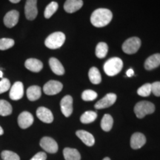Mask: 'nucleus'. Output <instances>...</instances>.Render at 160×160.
Returning a JSON list of instances; mask_svg holds the SVG:
<instances>
[{
  "label": "nucleus",
  "instance_id": "30",
  "mask_svg": "<svg viewBox=\"0 0 160 160\" xmlns=\"http://www.w3.org/2000/svg\"><path fill=\"white\" fill-rule=\"evenodd\" d=\"M14 40L8 38H2L0 39V50L1 51H5L14 45Z\"/></svg>",
  "mask_w": 160,
  "mask_h": 160
},
{
  "label": "nucleus",
  "instance_id": "24",
  "mask_svg": "<svg viewBox=\"0 0 160 160\" xmlns=\"http://www.w3.org/2000/svg\"><path fill=\"white\" fill-rule=\"evenodd\" d=\"M12 111H13V108L8 102L3 99L0 100V116H2V117L9 116L12 113Z\"/></svg>",
  "mask_w": 160,
  "mask_h": 160
},
{
  "label": "nucleus",
  "instance_id": "14",
  "mask_svg": "<svg viewBox=\"0 0 160 160\" xmlns=\"http://www.w3.org/2000/svg\"><path fill=\"white\" fill-rule=\"evenodd\" d=\"M37 116L42 122L45 123H51L53 121L52 112L45 107H39L37 111Z\"/></svg>",
  "mask_w": 160,
  "mask_h": 160
},
{
  "label": "nucleus",
  "instance_id": "38",
  "mask_svg": "<svg viewBox=\"0 0 160 160\" xmlns=\"http://www.w3.org/2000/svg\"><path fill=\"white\" fill-rule=\"evenodd\" d=\"M4 133V131H3V129H2V128L1 127V126H0V136H2Z\"/></svg>",
  "mask_w": 160,
  "mask_h": 160
},
{
  "label": "nucleus",
  "instance_id": "19",
  "mask_svg": "<svg viewBox=\"0 0 160 160\" xmlns=\"http://www.w3.org/2000/svg\"><path fill=\"white\" fill-rule=\"evenodd\" d=\"M76 134L80 139L82 140V142L84 144H85L87 146H93L95 143V139L93 137V136L89 132L82 131V130H80V131H77Z\"/></svg>",
  "mask_w": 160,
  "mask_h": 160
},
{
  "label": "nucleus",
  "instance_id": "22",
  "mask_svg": "<svg viewBox=\"0 0 160 160\" xmlns=\"http://www.w3.org/2000/svg\"><path fill=\"white\" fill-rule=\"evenodd\" d=\"M63 155L65 160H80L81 156L77 149L65 148L63 150Z\"/></svg>",
  "mask_w": 160,
  "mask_h": 160
},
{
  "label": "nucleus",
  "instance_id": "18",
  "mask_svg": "<svg viewBox=\"0 0 160 160\" xmlns=\"http://www.w3.org/2000/svg\"><path fill=\"white\" fill-rule=\"evenodd\" d=\"M25 66L26 68L29 70V71L35 72V73H38V72H39L42 69L43 64L39 59L31 58V59L26 60Z\"/></svg>",
  "mask_w": 160,
  "mask_h": 160
},
{
  "label": "nucleus",
  "instance_id": "17",
  "mask_svg": "<svg viewBox=\"0 0 160 160\" xmlns=\"http://www.w3.org/2000/svg\"><path fill=\"white\" fill-rule=\"evenodd\" d=\"M160 65V53H155L148 58L145 62V68L148 71H151Z\"/></svg>",
  "mask_w": 160,
  "mask_h": 160
},
{
  "label": "nucleus",
  "instance_id": "36",
  "mask_svg": "<svg viewBox=\"0 0 160 160\" xmlns=\"http://www.w3.org/2000/svg\"><path fill=\"white\" fill-rule=\"evenodd\" d=\"M134 74V72H133V70L132 68H130L128 70V71L126 72V75L128 76V77H131L132 76H133Z\"/></svg>",
  "mask_w": 160,
  "mask_h": 160
},
{
  "label": "nucleus",
  "instance_id": "3",
  "mask_svg": "<svg viewBox=\"0 0 160 160\" xmlns=\"http://www.w3.org/2000/svg\"><path fill=\"white\" fill-rule=\"evenodd\" d=\"M65 41V35L62 32L51 33L45 39V45L50 49H58L63 45Z\"/></svg>",
  "mask_w": 160,
  "mask_h": 160
},
{
  "label": "nucleus",
  "instance_id": "34",
  "mask_svg": "<svg viewBox=\"0 0 160 160\" xmlns=\"http://www.w3.org/2000/svg\"><path fill=\"white\" fill-rule=\"evenodd\" d=\"M151 93L156 97H160V82H155L151 84Z\"/></svg>",
  "mask_w": 160,
  "mask_h": 160
},
{
  "label": "nucleus",
  "instance_id": "11",
  "mask_svg": "<svg viewBox=\"0 0 160 160\" xmlns=\"http://www.w3.org/2000/svg\"><path fill=\"white\" fill-rule=\"evenodd\" d=\"M10 91V98L12 100H19L24 96V85L21 82H17L11 87Z\"/></svg>",
  "mask_w": 160,
  "mask_h": 160
},
{
  "label": "nucleus",
  "instance_id": "10",
  "mask_svg": "<svg viewBox=\"0 0 160 160\" xmlns=\"http://www.w3.org/2000/svg\"><path fill=\"white\" fill-rule=\"evenodd\" d=\"M117 100V95L114 93H108L102 99H101L95 104L96 109H103L111 107L115 103Z\"/></svg>",
  "mask_w": 160,
  "mask_h": 160
},
{
  "label": "nucleus",
  "instance_id": "8",
  "mask_svg": "<svg viewBox=\"0 0 160 160\" xmlns=\"http://www.w3.org/2000/svg\"><path fill=\"white\" fill-rule=\"evenodd\" d=\"M60 108L62 113L65 117H69L73 113V98L71 96L67 95L62 98L60 102Z\"/></svg>",
  "mask_w": 160,
  "mask_h": 160
},
{
  "label": "nucleus",
  "instance_id": "25",
  "mask_svg": "<svg viewBox=\"0 0 160 160\" xmlns=\"http://www.w3.org/2000/svg\"><path fill=\"white\" fill-rule=\"evenodd\" d=\"M113 119L110 114H105L101 121V128L106 132L110 131L113 127Z\"/></svg>",
  "mask_w": 160,
  "mask_h": 160
},
{
  "label": "nucleus",
  "instance_id": "21",
  "mask_svg": "<svg viewBox=\"0 0 160 160\" xmlns=\"http://www.w3.org/2000/svg\"><path fill=\"white\" fill-rule=\"evenodd\" d=\"M41 88L37 85H33L29 87L27 90V97L30 101H36L41 97Z\"/></svg>",
  "mask_w": 160,
  "mask_h": 160
},
{
  "label": "nucleus",
  "instance_id": "15",
  "mask_svg": "<svg viewBox=\"0 0 160 160\" xmlns=\"http://www.w3.org/2000/svg\"><path fill=\"white\" fill-rule=\"evenodd\" d=\"M82 0H66L64 4V9L67 13H73L79 11L82 7Z\"/></svg>",
  "mask_w": 160,
  "mask_h": 160
},
{
  "label": "nucleus",
  "instance_id": "23",
  "mask_svg": "<svg viewBox=\"0 0 160 160\" xmlns=\"http://www.w3.org/2000/svg\"><path fill=\"white\" fill-rule=\"evenodd\" d=\"M88 77L90 81L93 84H94V85H98V84L101 82V73H100L99 69L97 68L93 67L89 70Z\"/></svg>",
  "mask_w": 160,
  "mask_h": 160
},
{
  "label": "nucleus",
  "instance_id": "20",
  "mask_svg": "<svg viewBox=\"0 0 160 160\" xmlns=\"http://www.w3.org/2000/svg\"><path fill=\"white\" fill-rule=\"evenodd\" d=\"M49 65L51 67V71L55 73V74L62 76L65 73V68L62 63L54 57H52L49 59Z\"/></svg>",
  "mask_w": 160,
  "mask_h": 160
},
{
  "label": "nucleus",
  "instance_id": "27",
  "mask_svg": "<svg viewBox=\"0 0 160 160\" xmlns=\"http://www.w3.org/2000/svg\"><path fill=\"white\" fill-rule=\"evenodd\" d=\"M108 51V46L105 42H99L96 48V56L99 59H103L107 55Z\"/></svg>",
  "mask_w": 160,
  "mask_h": 160
},
{
  "label": "nucleus",
  "instance_id": "1",
  "mask_svg": "<svg viewBox=\"0 0 160 160\" xmlns=\"http://www.w3.org/2000/svg\"><path fill=\"white\" fill-rule=\"evenodd\" d=\"M113 13L108 9L99 8L95 10L91 16L92 25L97 28H102L111 22Z\"/></svg>",
  "mask_w": 160,
  "mask_h": 160
},
{
  "label": "nucleus",
  "instance_id": "16",
  "mask_svg": "<svg viewBox=\"0 0 160 160\" xmlns=\"http://www.w3.org/2000/svg\"><path fill=\"white\" fill-rule=\"evenodd\" d=\"M146 138L144 134L141 133H135L131 136V147L133 149H139L145 145Z\"/></svg>",
  "mask_w": 160,
  "mask_h": 160
},
{
  "label": "nucleus",
  "instance_id": "39",
  "mask_svg": "<svg viewBox=\"0 0 160 160\" xmlns=\"http://www.w3.org/2000/svg\"><path fill=\"white\" fill-rule=\"evenodd\" d=\"M2 77H3V73H2V71H0V78H2Z\"/></svg>",
  "mask_w": 160,
  "mask_h": 160
},
{
  "label": "nucleus",
  "instance_id": "33",
  "mask_svg": "<svg viewBox=\"0 0 160 160\" xmlns=\"http://www.w3.org/2000/svg\"><path fill=\"white\" fill-rule=\"evenodd\" d=\"M11 87V82H10L9 79H6V78L2 79L0 81V94L8 91Z\"/></svg>",
  "mask_w": 160,
  "mask_h": 160
},
{
  "label": "nucleus",
  "instance_id": "7",
  "mask_svg": "<svg viewBox=\"0 0 160 160\" xmlns=\"http://www.w3.org/2000/svg\"><path fill=\"white\" fill-rule=\"evenodd\" d=\"M37 0H27L25 7V17L28 20H33L37 17Z\"/></svg>",
  "mask_w": 160,
  "mask_h": 160
},
{
  "label": "nucleus",
  "instance_id": "26",
  "mask_svg": "<svg viewBox=\"0 0 160 160\" xmlns=\"http://www.w3.org/2000/svg\"><path fill=\"white\" fill-rule=\"evenodd\" d=\"M97 118V113L94 111H88L83 113L80 117V121L83 124H88L94 122Z\"/></svg>",
  "mask_w": 160,
  "mask_h": 160
},
{
  "label": "nucleus",
  "instance_id": "4",
  "mask_svg": "<svg viewBox=\"0 0 160 160\" xmlns=\"http://www.w3.org/2000/svg\"><path fill=\"white\" fill-rule=\"evenodd\" d=\"M155 111V105L148 101H141L136 104L134 113L137 118L142 119L148 114H151Z\"/></svg>",
  "mask_w": 160,
  "mask_h": 160
},
{
  "label": "nucleus",
  "instance_id": "2",
  "mask_svg": "<svg viewBox=\"0 0 160 160\" xmlns=\"http://www.w3.org/2000/svg\"><path fill=\"white\" fill-rule=\"evenodd\" d=\"M123 67L122 60L120 58L113 57L108 60L104 65V71L108 76L113 77L122 71Z\"/></svg>",
  "mask_w": 160,
  "mask_h": 160
},
{
  "label": "nucleus",
  "instance_id": "5",
  "mask_svg": "<svg viewBox=\"0 0 160 160\" xmlns=\"http://www.w3.org/2000/svg\"><path fill=\"white\" fill-rule=\"evenodd\" d=\"M141 46V40L138 37H131L128 39L122 45V51L127 54L136 53Z\"/></svg>",
  "mask_w": 160,
  "mask_h": 160
},
{
  "label": "nucleus",
  "instance_id": "9",
  "mask_svg": "<svg viewBox=\"0 0 160 160\" xmlns=\"http://www.w3.org/2000/svg\"><path fill=\"white\" fill-rule=\"evenodd\" d=\"M40 146L48 153H55L58 151V145L57 142L51 137H43L40 140Z\"/></svg>",
  "mask_w": 160,
  "mask_h": 160
},
{
  "label": "nucleus",
  "instance_id": "40",
  "mask_svg": "<svg viewBox=\"0 0 160 160\" xmlns=\"http://www.w3.org/2000/svg\"><path fill=\"white\" fill-rule=\"evenodd\" d=\"M102 160H111V159H110V158H108V157H105V158H104Z\"/></svg>",
  "mask_w": 160,
  "mask_h": 160
},
{
  "label": "nucleus",
  "instance_id": "12",
  "mask_svg": "<svg viewBox=\"0 0 160 160\" xmlns=\"http://www.w3.org/2000/svg\"><path fill=\"white\" fill-rule=\"evenodd\" d=\"M33 122V117L31 113L24 111L18 117V124L22 129H26L32 125Z\"/></svg>",
  "mask_w": 160,
  "mask_h": 160
},
{
  "label": "nucleus",
  "instance_id": "6",
  "mask_svg": "<svg viewBox=\"0 0 160 160\" xmlns=\"http://www.w3.org/2000/svg\"><path fill=\"white\" fill-rule=\"evenodd\" d=\"M63 85L60 82L51 80L44 85L43 91L47 95H56L62 90Z\"/></svg>",
  "mask_w": 160,
  "mask_h": 160
},
{
  "label": "nucleus",
  "instance_id": "32",
  "mask_svg": "<svg viewBox=\"0 0 160 160\" xmlns=\"http://www.w3.org/2000/svg\"><path fill=\"white\" fill-rule=\"evenodd\" d=\"M97 93L92 90H86L82 94V99L84 101H93L97 97Z\"/></svg>",
  "mask_w": 160,
  "mask_h": 160
},
{
  "label": "nucleus",
  "instance_id": "29",
  "mask_svg": "<svg viewBox=\"0 0 160 160\" xmlns=\"http://www.w3.org/2000/svg\"><path fill=\"white\" fill-rule=\"evenodd\" d=\"M137 93L138 95L143 97H148V96H150V94L151 93V84L146 83L142 86H141V87L137 90Z\"/></svg>",
  "mask_w": 160,
  "mask_h": 160
},
{
  "label": "nucleus",
  "instance_id": "35",
  "mask_svg": "<svg viewBox=\"0 0 160 160\" xmlns=\"http://www.w3.org/2000/svg\"><path fill=\"white\" fill-rule=\"evenodd\" d=\"M47 159V155L44 152H39L37 154L33 156L30 160H46Z\"/></svg>",
  "mask_w": 160,
  "mask_h": 160
},
{
  "label": "nucleus",
  "instance_id": "37",
  "mask_svg": "<svg viewBox=\"0 0 160 160\" xmlns=\"http://www.w3.org/2000/svg\"><path fill=\"white\" fill-rule=\"evenodd\" d=\"M9 1L12 3H18V2H19L21 0H9Z\"/></svg>",
  "mask_w": 160,
  "mask_h": 160
},
{
  "label": "nucleus",
  "instance_id": "31",
  "mask_svg": "<svg viewBox=\"0 0 160 160\" xmlns=\"http://www.w3.org/2000/svg\"><path fill=\"white\" fill-rule=\"evenodd\" d=\"M1 157L3 160H20L17 153L10 151H3L1 153Z\"/></svg>",
  "mask_w": 160,
  "mask_h": 160
},
{
  "label": "nucleus",
  "instance_id": "13",
  "mask_svg": "<svg viewBox=\"0 0 160 160\" xmlns=\"http://www.w3.org/2000/svg\"><path fill=\"white\" fill-rule=\"evenodd\" d=\"M19 13L17 11L13 10V11H9L7 13L4 17V24L6 27L11 28L14 27L19 22Z\"/></svg>",
  "mask_w": 160,
  "mask_h": 160
},
{
  "label": "nucleus",
  "instance_id": "28",
  "mask_svg": "<svg viewBox=\"0 0 160 160\" xmlns=\"http://www.w3.org/2000/svg\"><path fill=\"white\" fill-rule=\"evenodd\" d=\"M58 7V3L56 2H52L49 4L46 7L45 10V13H44V16L46 19H49L51 18L52 16H53L56 13V11H57Z\"/></svg>",
  "mask_w": 160,
  "mask_h": 160
}]
</instances>
